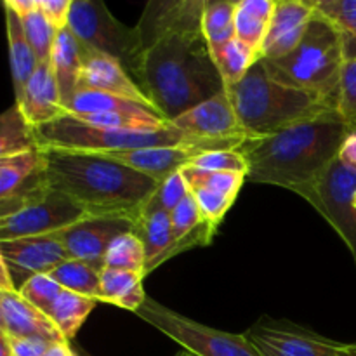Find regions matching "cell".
Returning <instances> with one entry per match:
<instances>
[{
  "label": "cell",
  "mask_w": 356,
  "mask_h": 356,
  "mask_svg": "<svg viewBox=\"0 0 356 356\" xmlns=\"http://www.w3.org/2000/svg\"><path fill=\"white\" fill-rule=\"evenodd\" d=\"M45 179L52 191L66 195L90 218L117 216L138 221L159 183L96 153L42 149Z\"/></svg>",
  "instance_id": "3"
},
{
  "label": "cell",
  "mask_w": 356,
  "mask_h": 356,
  "mask_svg": "<svg viewBox=\"0 0 356 356\" xmlns=\"http://www.w3.org/2000/svg\"><path fill=\"white\" fill-rule=\"evenodd\" d=\"M73 0H37L38 9L58 30L68 26L70 9Z\"/></svg>",
  "instance_id": "43"
},
{
  "label": "cell",
  "mask_w": 356,
  "mask_h": 356,
  "mask_svg": "<svg viewBox=\"0 0 356 356\" xmlns=\"http://www.w3.org/2000/svg\"><path fill=\"white\" fill-rule=\"evenodd\" d=\"M80 89L113 94V96H120L124 99L134 101V103L153 108V104L149 103L145 92L139 89L136 80L129 75L127 70L117 59L97 54V52L89 51V49H86V56H83Z\"/></svg>",
  "instance_id": "19"
},
{
  "label": "cell",
  "mask_w": 356,
  "mask_h": 356,
  "mask_svg": "<svg viewBox=\"0 0 356 356\" xmlns=\"http://www.w3.org/2000/svg\"><path fill=\"white\" fill-rule=\"evenodd\" d=\"M19 17L21 23H23L26 40L30 42L38 63H51L52 49H54L56 38H58L59 33L58 28L42 14L38 6L33 10H30V13Z\"/></svg>",
  "instance_id": "35"
},
{
  "label": "cell",
  "mask_w": 356,
  "mask_h": 356,
  "mask_svg": "<svg viewBox=\"0 0 356 356\" xmlns=\"http://www.w3.org/2000/svg\"><path fill=\"white\" fill-rule=\"evenodd\" d=\"M44 356H79L76 351L72 350L68 341H61V343H54L49 346L47 353Z\"/></svg>",
  "instance_id": "46"
},
{
  "label": "cell",
  "mask_w": 356,
  "mask_h": 356,
  "mask_svg": "<svg viewBox=\"0 0 356 356\" xmlns=\"http://www.w3.org/2000/svg\"><path fill=\"white\" fill-rule=\"evenodd\" d=\"M0 356H13V353H10L9 336L2 332V330H0Z\"/></svg>",
  "instance_id": "48"
},
{
  "label": "cell",
  "mask_w": 356,
  "mask_h": 356,
  "mask_svg": "<svg viewBox=\"0 0 356 356\" xmlns=\"http://www.w3.org/2000/svg\"><path fill=\"white\" fill-rule=\"evenodd\" d=\"M188 167L202 170H214V172H233L247 176V162L238 149H221V152L202 153L191 160Z\"/></svg>",
  "instance_id": "39"
},
{
  "label": "cell",
  "mask_w": 356,
  "mask_h": 356,
  "mask_svg": "<svg viewBox=\"0 0 356 356\" xmlns=\"http://www.w3.org/2000/svg\"><path fill=\"white\" fill-rule=\"evenodd\" d=\"M250 138H264L337 111L332 101L309 90L275 82L257 61L236 86L225 89Z\"/></svg>",
  "instance_id": "4"
},
{
  "label": "cell",
  "mask_w": 356,
  "mask_h": 356,
  "mask_svg": "<svg viewBox=\"0 0 356 356\" xmlns=\"http://www.w3.org/2000/svg\"><path fill=\"white\" fill-rule=\"evenodd\" d=\"M97 305H99V301H96V299L86 298V296L75 294V292L63 289V292L56 299L47 316L58 327L61 336L70 343L76 336L80 327L86 323L87 316L96 309Z\"/></svg>",
  "instance_id": "27"
},
{
  "label": "cell",
  "mask_w": 356,
  "mask_h": 356,
  "mask_svg": "<svg viewBox=\"0 0 356 356\" xmlns=\"http://www.w3.org/2000/svg\"><path fill=\"white\" fill-rule=\"evenodd\" d=\"M90 218L72 198L49 191L45 198L10 218L0 219V242L30 236H49Z\"/></svg>",
  "instance_id": "11"
},
{
  "label": "cell",
  "mask_w": 356,
  "mask_h": 356,
  "mask_svg": "<svg viewBox=\"0 0 356 356\" xmlns=\"http://www.w3.org/2000/svg\"><path fill=\"white\" fill-rule=\"evenodd\" d=\"M153 110L145 104L124 99L113 94L99 92V90L80 89L66 106V115H89V113H138V111ZM159 113V111H156Z\"/></svg>",
  "instance_id": "29"
},
{
  "label": "cell",
  "mask_w": 356,
  "mask_h": 356,
  "mask_svg": "<svg viewBox=\"0 0 356 356\" xmlns=\"http://www.w3.org/2000/svg\"><path fill=\"white\" fill-rule=\"evenodd\" d=\"M315 10V0H277L261 59H280L294 51L305 37Z\"/></svg>",
  "instance_id": "18"
},
{
  "label": "cell",
  "mask_w": 356,
  "mask_h": 356,
  "mask_svg": "<svg viewBox=\"0 0 356 356\" xmlns=\"http://www.w3.org/2000/svg\"><path fill=\"white\" fill-rule=\"evenodd\" d=\"M188 193H190V190H188V184L186 181H184L183 174L176 172L159 184V190L155 191L153 198H155V202L160 207L165 209L167 212H172L174 209H176V205L179 204Z\"/></svg>",
  "instance_id": "42"
},
{
  "label": "cell",
  "mask_w": 356,
  "mask_h": 356,
  "mask_svg": "<svg viewBox=\"0 0 356 356\" xmlns=\"http://www.w3.org/2000/svg\"><path fill=\"white\" fill-rule=\"evenodd\" d=\"M170 222H172L174 242L184 238L188 233H191L197 226H200L202 222H204L200 207H198L193 195L188 193L186 197L176 205V209L170 212Z\"/></svg>",
  "instance_id": "41"
},
{
  "label": "cell",
  "mask_w": 356,
  "mask_h": 356,
  "mask_svg": "<svg viewBox=\"0 0 356 356\" xmlns=\"http://www.w3.org/2000/svg\"><path fill=\"white\" fill-rule=\"evenodd\" d=\"M0 256L16 291H19L30 278L49 275L59 264L72 259L54 235L3 240L0 242Z\"/></svg>",
  "instance_id": "16"
},
{
  "label": "cell",
  "mask_w": 356,
  "mask_h": 356,
  "mask_svg": "<svg viewBox=\"0 0 356 356\" xmlns=\"http://www.w3.org/2000/svg\"><path fill=\"white\" fill-rule=\"evenodd\" d=\"M238 0H205L202 31L209 47L218 51L235 37V13Z\"/></svg>",
  "instance_id": "28"
},
{
  "label": "cell",
  "mask_w": 356,
  "mask_h": 356,
  "mask_svg": "<svg viewBox=\"0 0 356 356\" xmlns=\"http://www.w3.org/2000/svg\"><path fill=\"white\" fill-rule=\"evenodd\" d=\"M212 59H214L216 66L221 73L225 89L236 86L249 73V70L257 61H261L259 54L247 47L238 38H233L232 42L219 47L218 51H212Z\"/></svg>",
  "instance_id": "31"
},
{
  "label": "cell",
  "mask_w": 356,
  "mask_h": 356,
  "mask_svg": "<svg viewBox=\"0 0 356 356\" xmlns=\"http://www.w3.org/2000/svg\"><path fill=\"white\" fill-rule=\"evenodd\" d=\"M3 6L6 13V31H7V44H9V63H10V75H13V86L16 99H19L26 87L28 80L35 73L38 66V59L31 49L30 42L24 35L23 23H21L19 14L14 13L10 7Z\"/></svg>",
  "instance_id": "23"
},
{
  "label": "cell",
  "mask_w": 356,
  "mask_h": 356,
  "mask_svg": "<svg viewBox=\"0 0 356 356\" xmlns=\"http://www.w3.org/2000/svg\"><path fill=\"white\" fill-rule=\"evenodd\" d=\"M136 315L195 356H263L245 334H232L202 325L155 299L146 298Z\"/></svg>",
  "instance_id": "8"
},
{
  "label": "cell",
  "mask_w": 356,
  "mask_h": 356,
  "mask_svg": "<svg viewBox=\"0 0 356 356\" xmlns=\"http://www.w3.org/2000/svg\"><path fill=\"white\" fill-rule=\"evenodd\" d=\"M49 191L40 148L6 159L0 167V219L37 204Z\"/></svg>",
  "instance_id": "12"
},
{
  "label": "cell",
  "mask_w": 356,
  "mask_h": 356,
  "mask_svg": "<svg viewBox=\"0 0 356 356\" xmlns=\"http://www.w3.org/2000/svg\"><path fill=\"white\" fill-rule=\"evenodd\" d=\"M240 146L235 143L225 141H193L188 139L186 143L177 146H159V148L132 149V152L118 153H96V155L106 156L115 160L122 165L131 167L132 170L152 177L156 183H162L172 174L181 172L184 167L191 163L202 153L221 152V149H238Z\"/></svg>",
  "instance_id": "13"
},
{
  "label": "cell",
  "mask_w": 356,
  "mask_h": 356,
  "mask_svg": "<svg viewBox=\"0 0 356 356\" xmlns=\"http://www.w3.org/2000/svg\"><path fill=\"white\" fill-rule=\"evenodd\" d=\"M136 83L169 124L225 90L202 30L169 35L145 49Z\"/></svg>",
  "instance_id": "2"
},
{
  "label": "cell",
  "mask_w": 356,
  "mask_h": 356,
  "mask_svg": "<svg viewBox=\"0 0 356 356\" xmlns=\"http://www.w3.org/2000/svg\"><path fill=\"white\" fill-rule=\"evenodd\" d=\"M134 233L145 245L146 266L152 264L156 257L162 256L174 242L172 222H170V212L160 207L155 198H149L145 207L139 212L136 221ZM145 266V270H146Z\"/></svg>",
  "instance_id": "24"
},
{
  "label": "cell",
  "mask_w": 356,
  "mask_h": 356,
  "mask_svg": "<svg viewBox=\"0 0 356 356\" xmlns=\"http://www.w3.org/2000/svg\"><path fill=\"white\" fill-rule=\"evenodd\" d=\"M37 148L33 129L28 125L19 108L14 104L0 113V160L21 155Z\"/></svg>",
  "instance_id": "30"
},
{
  "label": "cell",
  "mask_w": 356,
  "mask_h": 356,
  "mask_svg": "<svg viewBox=\"0 0 356 356\" xmlns=\"http://www.w3.org/2000/svg\"><path fill=\"white\" fill-rule=\"evenodd\" d=\"M10 353L13 356H44L51 343L42 339H23V337H9Z\"/></svg>",
  "instance_id": "44"
},
{
  "label": "cell",
  "mask_w": 356,
  "mask_h": 356,
  "mask_svg": "<svg viewBox=\"0 0 356 356\" xmlns=\"http://www.w3.org/2000/svg\"><path fill=\"white\" fill-rule=\"evenodd\" d=\"M343 356H356V343H350V346H348Z\"/></svg>",
  "instance_id": "49"
},
{
  "label": "cell",
  "mask_w": 356,
  "mask_h": 356,
  "mask_svg": "<svg viewBox=\"0 0 356 356\" xmlns=\"http://www.w3.org/2000/svg\"><path fill=\"white\" fill-rule=\"evenodd\" d=\"M146 252L145 245L134 232L117 236L104 254V268L132 271L145 277Z\"/></svg>",
  "instance_id": "33"
},
{
  "label": "cell",
  "mask_w": 356,
  "mask_h": 356,
  "mask_svg": "<svg viewBox=\"0 0 356 356\" xmlns=\"http://www.w3.org/2000/svg\"><path fill=\"white\" fill-rule=\"evenodd\" d=\"M356 169L334 160L332 165L312 188L299 193L315 211L332 226L346 243L356 266Z\"/></svg>",
  "instance_id": "9"
},
{
  "label": "cell",
  "mask_w": 356,
  "mask_h": 356,
  "mask_svg": "<svg viewBox=\"0 0 356 356\" xmlns=\"http://www.w3.org/2000/svg\"><path fill=\"white\" fill-rule=\"evenodd\" d=\"M190 193L197 200L204 221H207L214 228H219L221 221L225 219L226 212L232 209V205L236 200V198L228 197V195L219 193V191L205 190V188H190Z\"/></svg>",
  "instance_id": "40"
},
{
  "label": "cell",
  "mask_w": 356,
  "mask_h": 356,
  "mask_svg": "<svg viewBox=\"0 0 356 356\" xmlns=\"http://www.w3.org/2000/svg\"><path fill=\"white\" fill-rule=\"evenodd\" d=\"M79 356H89V355H87V353H83V351H80Z\"/></svg>",
  "instance_id": "52"
},
{
  "label": "cell",
  "mask_w": 356,
  "mask_h": 356,
  "mask_svg": "<svg viewBox=\"0 0 356 356\" xmlns=\"http://www.w3.org/2000/svg\"><path fill=\"white\" fill-rule=\"evenodd\" d=\"M337 113L350 132H356V58L344 61L337 94Z\"/></svg>",
  "instance_id": "37"
},
{
  "label": "cell",
  "mask_w": 356,
  "mask_h": 356,
  "mask_svg": "<svg viewBox=\"0 0 356 356\" xmlns=\"http://www.w3.org/2000/svg\"><path fill=\"white\" fill-rule=\"evenodd\" d=\"M16 106L31 129L51 124L66 115L51 63H38Z\"/></svg>",
  "instance_id": "20"
},
{
  "label": "cell",
  "mask_w": 356,
  "mask_h": 356,
  "mask_svg": "<svg viewBox=\"0 0 356 356\" xmlns=\"http://www.w3.org/2000/svg\"><path fill=\"white\" fill-rule=\"evenodd\" d=\"M13 291H16V289H14L13 280H10V275L9 271H7L6 263H3L2 256H0V292H13Z\"/></svg>",
  "instance_id": "47"
},
{
  "label": "cell",
  "mask_w": 356,
  "mask_h": 356,
  "mask_svg": "<svg viewBox=\"0 0 356 356\" xmlns=\"http://www.w3.org/2000/svg\"><path fill=\"white\" fill-rule=\"evenodd\" d=\"M277 0H238L235 13V37L263 58V45L270 30Z\"/></svg>",
  "instance_id": "25"
},
{
  "label": "cell",
  "mask_w": 356,
  "mask_h": 356,
  "mask_svg": "<svg viewBox=\"0 0 356 356\" xmlns=\"http://www.w3.org/2000/svg\"><path fill=\"white\" fill-rule=\"evenodd\" d=\"M0 299H2L6 334L9 337L42 339L51 344L66 341L52 320L44 312L30 305L17 291L0 292Z\"/></svg>",
  "instance_id": "21"
},
{
  "label": "cell",
  "mask_w": 356,
  "mask_h": 356,
  "mask_svg": "<svg viewBox=\"0 0 356 356\" xmlns=\"http://www.w3.org/2000/svg\"><path fill=\"white\" fill-rule=\"evenodd\" d=\"M170 125L193 141H225L242 146L250 139L240 124L226 90L188 110L170 122Z\"/></svg>",
  "instance_id": "14"
},
{
  "label": "cell",
  "mask_w": 356,
  "mask_h": 356,
  "mask_svg": "<svg viewBox=\"0 0 356 356\" xmlns=\"http://www.w3.org/2000/svg\"><path fill=\"white\" fill-rule=\"evenodd\" d=\"M263 356H343L350 343H339L285 318L263 315L245 332Z\"/></svg>",
  "instance_id": "10"
},
{
  "label": "cell",
  "mask_w": 356,
  "mask_h": 356,
  "mask_svg": "<svg viewBox=\"0 0 356 356\" xmlns=\"http://www.w3.org/2000/svg\"><path fill=\"white\" fill-rule=\"evenodd\" d=\"M174 356H195V355H191V353H188V351H179V353L177 355H174Z\"/></svg>",
  "instance_id": "51"
},
{
  "label": "cell",
  "mask_w": 356,
  "mask_h": 356,
  "mask_svg": "<svg viewBox=\"0 0 356 356\" xmlns=\"http://www.w3.org/2000/svg\"><path fill=\"white\" fill-rule=\"evenodd\" d=\"M261 61L275 82L318 94L337 106L341 73L346 61L344 38L318 10L294 51L280 59Z\"/></svg>",
  "instance_id": "5"
},
{
  "label": "cell",
  "mask_w": 356,
  "mask_h": 356,
  "mask_svg": "<svg viewBox=\"0 0 356 356\" xmlns=\"http://www.w3.org/2000/svg\"><path fill=\"white\" fill-rule=\"evenodd\" d=\"M184 181L190 188H205V190L219 191L228 197L236 198L240 190H242L243 183H245L247 176L233 172H214V170H202L195 169V167H184L181 170Z\"/></svg>",
  "instance_id": "36"
},
{
  "label": "cell",
  "mask_w": 356,
  "mask_h": 356,
  "mask_svg": "<svg viewBox=\"0 0 356 356\" xmlns=\"http://www.w3.org/2000/svg\"><path fill=\"white\" fill-rule=\"evenodd\" d=\"M83 56H86V47L70 31V28L66 26L59 30L54 49H52L51 68L56 82H58L65 111L72 97L80 90Z\"/></svg>",
  "instance_id": "22"
},
{
  "label": "cell",
  "mask_w": 356,
  "mask_h": 356,
  "mask_svg": "<svg viewBox=\"0 0 356 356\" xmlns=\"http://www.w3.org/2000/svg\"><path fill=\"white\" fill-rule=\"evenodd\" d=\"M52 278L61 285L65 291L86 296V298L99 301L101 292V271L89 266L82 261L70 259L59 264L54 271H51Z\"/></svg>",
  "instance_id": "32"
},
{
  "label": "cell",
  "mask_w": 356,
  "mask_h": 356,
  "mask_svg": "<svg viewBox=\"0 0 356 356\" xmlns=\"http://www.w3.org/2000/svg\"><path fill=\"white\" fill-rule=\"evenodd\" d=\"M134 219L103 216L82 219L56 233L54 236L63 243L72 259L82 261L101 271L104 268V254L110 243L117 236L134 232Z\"/></svg>",
  "instance_id": "15"
},
{
  "label": "cell",
  "mask_w": 356,
  "mask_h": 356,
  "mask_svg": "<svg viewBox=\"0 0 356 356\" xmlns=\"http://www.w3.org/2000/svg\"><path fill=\"white\" fill-rule=\"evenodd\" d=\"M353 205H355V209H356V193H355V197H353Z\"/></svg>",
  "instance_id": "53"
},
{
  "label": "cell",
  "mask_w": 356,
  "mask_h": 356,
  "mask_svg": "<svg viewBox=\"0 0 356 356\" xmlns=\"http://www.w3.org/2000/svg\"><path fill=\"white\" fill-rule=\"evenodd\" d=\"M350 129L337 111L291 129L250 138L238 148L247 162V179L302 193L339 159Z\"/></svg>",
  "instance_id": "1"
},
{
  "label": "cell",
  "mask_w": 356,
  "mask_h": 356,
  "mask_svg": "<svg viewBox=\"0 0 356 356\" xmlns=\"http://www.w3.org/2000/svg\"><path fill=\"white\" fill-rule=\"evenodd\" d=\"M2 163H3V160H0V167H2Z\"/></svg>",
  "instance_id": "54"
},
{
  "label": "cell",
  "mask_w": 356,
  "mask_h": 356,
  "mask_svg": "<svg viewBox=\"0 0 356 356\" xmlns=\"http://www.w3.org/2000/svg\"><path fill=\"white\" fill-rule=\"evenodd\" d=\"M339 160L346 165L356 169V132H351L346 138V141L343 143L339 152Z\"/></svg>",
  "instance_id": "45"
},
{
  "label": "cell",
  "mask_w": 356,
  "mask_h": 356,
  "mask_svg": "<svg viewBox=\"0 0 356 356\" xmlns=\"http://www.w3.org/2000/svg\"><path fill=\"white\" fill-rule=\"evenodd\" d=\"M17 292H19L30 305H33L35 308L44 312L45 315H49L52 305H54L56 299H58L59 294L63 292V287L51 277V275H37V277L30 278V280H28Z\"/></svg>",
  "instance_id": "38"
},
{
  "label": "cell",
  "mask_w": 356,
  "mask_h": 356,
  "mask_svg": "<svg viewBox=\"0 0 356 356\" xmlns=\"http://www.w3.org/2000/svg\"><path fill=\"white\" fill-rule=\"evenodd\" d=\"M205 0H163L149 2L145 7L138 30L141 51L156 40L183 31L202 30Z\"/></svg>",
  "instance_id": "17"
},
{
  "label": "cell",
  "mask_w": 356,
  "mask_h": 356,
  "mask_svg": "<svg viewBox=\"0 0 356 356\" xmlns=\"http://www.w3.org/2000/svg\"><path fill=\"white\" fill-rule=\"evenodd\" d=\"M0 330L6 332V322H3V309H2V299H0Z\"/></svg>",
  "instance_id": "50"
},
{
  "label": "cell",
  "mask_w": 356,
  "mask_h": 356,
  "mask_svg": "<svg viewBox=\"0 0 356 356\" xmlns=\"http://www.w3.org/2000/svg\"><path fill=\"white\" fill-rule=\"evenodd\" d=\"M315 7L341 31L346 59L356 58V0H315Z\"/></svg>",
  "instance_id": "34"
},
{
  "label": "cell",
  "mask_w": 356,
  "mask_h": 356,
  "mask_svg": "<svg viewBox=\"0 0 356 356\" xmlns=\"http://www.w3.org/2000/svg\"><path fill=\"white\" fill-rule=\"evenodd\" d=\"M68 28L83 47L117 59L136 80L143 54L138 30L120 23L103 2L73 0Z\"/></svg>",
  "instance_id": "7"
},
{
  "label": "cell",
  "mask_w": 356,
  "mask_h": 356,
  "mask_svg": "<svg viewBox=\"0 0 356 356\" xmlns=\"http://www.w3.org/2000/svg\"><path fill=\"white\" fill-rule=\"evenodd\" d=\"M37 148L83 153H118L132 149L177 146L188 141L174 125L160 131H118L87 125L70 115L33 129Z\"/></svg>",
  "instance_id": "6"
},
{
  "label": "cell",
  "mask_w": 356,
  "mask_h": 356,
  "mask_svg": "<svg viewBox=\"0 0 356 356\" xmlns=\"http://www.w3.org/2000/svg\"><path fill=\"white\" fill-rule=\"evenodd\" d=\"M143 278L145 277L141 273L103 268L101 270L99 302H108V305L136 313L146 301Z\"/></svg>",
  "instance_id": "26"
}]
</instances>
